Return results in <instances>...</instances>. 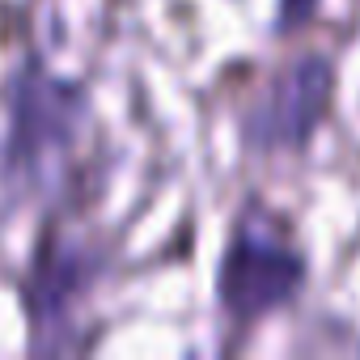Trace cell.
I'll return each instance as SVG.
<instances>
[{
  "label": "cell",
  "mask_w": 360,
  "mask_h": 360,
  "mask_svg": "<svg viewBox=\"0 0 360 360\" xmlns=\"http://www.w3.org/2000/svg\"><path fill=\"white\" fill-rule=\"evenodd\" d=\"M330 89H335V72H330L326 60L305 56V60L288 64L263 89V98L246 110L242 140L250 148H259V153L305 148L309 136L318 131L326 106H330Z\"/></svg>",
  "instance_id": "2"
},
{
  "label": "cell",
  "mask_w": 360,
  "mask_h": 360,
  "mask_svg": "<svg viewBox=\"0 0 360 360\" xmlns=\"http://www.w3.org/2000/svg\"><path fill=\"white\" fill-rule=\"evenodd\" d=\"M81 98L43 77L39 68L26 72V81L13 89V127H9V161H39L43 148H56L72 136V110Z\"/></svg>",
  "instance_id": "3"
},
{
  "label": "cell",
  "mask_w": 360,
  "mask_h": 360,
  "mask_svg": "<svg viewBox=\"0 0 360 360\" xmlns=\"http://www.w3.org/2000/svg\"><path fill=\"white\" fill-rule=\"evenodd\" d=\"M301 284H305L301 255L288 242H280L276 233L242 225L221 255L217 301L233 322H255V318H267L271 309L288 305Z\"/></svg>",
  "instance_id": "1"
}]
</instances>
